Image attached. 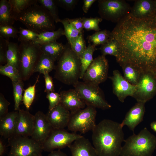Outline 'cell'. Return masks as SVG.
Wrapping results in <instances>:
<instances>
[{
	"label": "cell",
	"mask_w": 156,
	"mask_h": 156,
	"mask_svg": "<svg viewBox=\"0 0 156 156\" xmlns=\"http://www.w3.org/2000/svg\"><path fill=\"white\" fill-rule=\"evenodd\" d=\"M118 46L119 64H129L141 73L156 71V12L143 18L130 13L111 32Z\"/></svg>",
	"instance_id": "1"
},
{
	"label": "cell",
	"mask_w": 156,
	"mask_h": 156,
	"mask_svg": "<svg viewBox=\"0 0 156 156\" xmlns=\"http://www.w3.org/2000/svg\"><path fill=\"white\" fill-rule=\"evenodd\" d=\"M122 127L121 123L107 119L96 125L92 138L98 156H120L125 140Z\"/></svg>",
	"instance_id": "2"
},
{
	"label": "cell",
	"mask_w": 156,
	"mask_h": 156,
	"mask_svg": "<svg viewBox=\"0 0 156 156\" xmlns=\"http://www.w3.org/2000/svg\"><path fill=\"white\" fill-rule=\"evenodd\" d=\"M28 29L38 34L47 31H54V21L49 11L37 3L34 4L14 16Z\"/></svg>",
	"instance_id": "3"
},
{
	"label": "cell",
	"mask_w": 156,
	"mask_h": 156,
	"mask_svg": "<svg viewBox=\"0 0 156 156\" xmlns=\"http://www.w3.org/2000/svg\"><path fill=\"white\" fill-rule=\"evenodd\" d=\"M57 61L54 78L64 84L73 86L79 79L81 62L70 44L65 45V49Z\"/></svg>",
	"instance_id": "4"
},
{
	"label": "cell",
	"mask_w": 156,
	"mask_h": 156,
	"mask_svg": "<svg viewBox=\"0 0 156 156\" xmlns=\"http://www.w3.org/2000/svg\"><path fill=\"white\" fill-rule=\"evenodd\" d=\"M124 142L120 156H152L156 148V137L146 127Z\"/></svg>",
	"instance_id": "5"
},
{
	"label": "cell",
	"mask_w": 156,
	"mask_h": 156,
	"mask_svg": "<svg viewBox=\"0 0 156 156\" xmlns=\"http://www.w3.org/2000/svg\"><path fill=\"white\" fill-rule=\"evenodd\" d=\"M18 70L22 79H28L43 54L40 45L33 41L20 42Z\"/></svg>",
	"instance_id": "6"
},
{
	"label": "cell",
	"mask_w": 156,
	"mask_h": 156,
	"mask_svg": "<svg viewBox=\"0 0 156 156\" xmlns=\"http://www.w3.org/2000/svg\"><path fill=\"white\" fill-rule=\"evenodd\" d=\"M73 86L80 99L87 106L103 110L111 107V105L105 100L99 85L79 81Z\"/></svg>",
	"instance_id": "7"
},
{
	"label": "cell",
	"mask_w": 156,
	"mask_h": 156,
	"mask_svg": "<svg viewBox=\"0 0 156 156\" xmlns=\"http://www.w3.org/2000/svg\"><path fill=\"white\" fill-rule=\"evenodd\" d=\"M96 108L91 106L70 112L67 126L68 130L82 133L92 131L96 125Z\"/></svg>",
	"instance_id": "8"
},
{
	"label": "cell",
	"mask_w": 156,
	"mask_h": 156,
	"mask_svg": "<svg viewBox=\"0 0 156 156\" xmlns=\"http://www.w3.org/2000/svg\"><path fill=\"white\" fill-rule=\"evenodd\" d=\"M8 139L7 156H42V145L28 137L14 135Z\"/></svg>",
	"instance_id": "9"
},
{
	"label": "cell",
	"mask_w": 156,
	"mask_h": 156,
	"mask_svg": "<svg viewBox=\"0 0 156 156\" xmlns=\"http://www.w3.org/2000/svg\"><path fill=\"white\" fill-rule=\"evenodd\" d=\"M98 13L101 18L117 23L130 13L131 7L124 0H100Z\"/></svg>",
	"instance_id": "10"
},
{
	"label": "cell",
	"mask_w": 156,
	"mask_h": 156,
	"mask_svg": "<svg viewBox=\"0 0 156 156\" xmlns=\"http://www.w3.org/2000/svg\"><path fill=\"white\" fill-rule=\"evenodd\" d=\"M82 136L75 133H69L64 129H53L42 144L43 151L50 152L55 149H60L68 147Z\"/></svg>",
	"instance_id": "11"
},
{
	"label": "cell",
	"mask_w": 156,
	"mask_h": 156,
	"mask_svg": "<svg viewBox=\"0 0 156 156\" xmlns=\"http://www.w3.org/2000/svg\"><path fill=\"white\" fill-rule=\"evenodd\" d=\"M132 97L138 102L145 103L156 94V76L154 73H142Z\"/></svg>",
	"instance_id": "12"
},
{
	"label": "cell",
	"mask_w": 156,
	"mask_h": 156,
	"mask_svg": "<svg viewBox=\"0 0 156 156\" xmlns=\"http://www.w3.org/2000/svg\"><path fill=\"white\" fill-rule=\"evenodd\" d=\"M108 68V61L105 56L99 55L94 59L82 79L83 81L99 85L107 79Z\"/></svg>",
	"instance_id": "13"
},
{
	"label": "cell",
	"mask_w": 156,
	"mask_h": 156,
	"mask_svg": "<svg viewBox=\"0 0 156 156\" xmlns=\"http://www.w3.org/2000/svg\"><path fill=\"white\" fill-rule=\"evenodd\" d=\"M109 78L112 81L113 92L120 101L123 103L127 97H132L136 86L127 81L118 70H114L112 76Z\"/></svg>",
	"instance_id": "14"
},
{
	"label": "cell",
	"mask_w": 156,
	"mask_h": 156,
	"mask_svg": "<svg viewBox=\"0 0 156 156\" xmlns=\"http://www.w3.org/2000/svg\"><path fill=\"white\" fill-rule=\"evenodd\" d=\"M34 115V128L31 137L42 145L48 137L53 129L46 114L42 112L38 111Z\"/></svg>",
	"instance_id": "15"
},
{
	"label": "cell",
	"mask_w": 156,
	"mask_h": 156,
	"mask_svg": "<svg viewBox=\"0 0 156 156\" xmlns=\"http://www.w3.org/2000/svg\"><path fill=\"white\" fill-rule=\"evenodd\" d=\"M14 135L31 137L34 130L35 117L28 111H18Z\"/></svg>",
	"instance_id": "16"
},
{
	"label": "cell",
	"mask_w": 156,
	"mask_h": 156,
	"mask_svg": "<svg viewBox=\"0 0 156 156\" xmlns=\"http://www.w3.org/2000/svg\"><path fill=\"white\" fill-rule=\"evenodd\" d=\"M46 115L53 129H64L67 126L70 112L60 103L49 110Z\"/></svg>",
	"instance_id": "17"
},
{
	"label": "cell",
	"mask_w": 156,
	"mask_h": 156,
	"mask_svg": "<svg viewBox=\"0 0 156 156\" xmlns=\"http://www.w3.org/2000/svg\"><path fill=\"white\" fill-rule=\"evenodd\" d=\"M145 103L137 102L127 113L121 125L127 126L134 131L135 127L143 120L145 112Z\"/></svg>",
	"instance_id": "18"
},
{
	"label": "cell",
	"mask_w": 156,
	"mask_h": 156,
	"mask_svg": "<svg viewBox=\"0 0 156 156\" xmlns=\"http://www.w3.org/2000/svg\"><path fill=\"white\" fill-rule=\"evenodd\" d=\"M60 94V103L70 112L85 108L86 105L74 89L62 91Z\"/></svg>",
	"instance_id": "19"
},
{
	"label": "cell",
	"mask_w": 156,
	"mask_h": 156,
	"mask_svg": "<svg viewBox=\"0 0 156 156\" xmlns=\"http://www.w3.org/2000/svg\"><path fill=\"white\" fill-rule=\"evenodd\" d=\"M68 147L72 156H98L91 142L83 136L74 141Z\"/></svg>",
	"instance_id": "20"
},
{
	"label": "cell",
	"mask_w": 156,
	"mask_h": 156,
	"mask_svg": "<svg viewBox=\"0 0 156 156\" xmlns=\"http://www.w3.org/2000/svg\"><path fill=\"white\" fill-rule=\"evenodd\" d=\"M18 111L8 112L0 118V134L5 139H9L15 134Z\"/></svg>",
	"instance_id": "21"
},
{
	"label": "cell",
	"mask_w": 156,
	"mask_h": 156,
	"mask_svg": "<svg viewBox=\"0 0 156 156\" xmlns=\"http://www.w3.org/2000/svg\"><path fill=\"white\" fill-rule=\"evenodd\" d=\"M155 12L154 0H137L131 7L130 13L134 17L143 18L148 16Z\"/></svg>",
	"instance_id": "22"
},
{
	"label": "cell",
	"mask_w": 156,
	"mask_h": 156,
	"mask_svg": "<svg viewBox=\"0 0 156 156\" xmlns=\"http://www.w3.org/2000/svg\"><path fill=\"white\" fill-rule=\"evenodd\" d=\"M40 45L43 53L49 56L55 62L58 60L65 48V45L56 41Z\"/></svg>",
	"instance_id": "23"
},
{
	"label": "cell",
	"mask_w": 156,
	"mask_h": 156,
	"mask_svg": "<svg viewBox=\"0 0 156 156\" xmlns=\"http://www.w3.org/2000/svg\"><path fill=\"white\" fill-rule=\"evenodd\" d=\"M15 21L11 5L7 0L0 1V25H12Z\"/></svg>",
	"instance_id": "24"
},
{
	"label": "cell",
	"mask_w": 156,
	"mask_h": 156,
	"mask_svg": "<svg viewBox=\"0 0 156 156\" xmlns=\"http://www.w3.org/2000/svg\"><path fill=\"white\" fill-rule=\"evenodd\" d=\"M96 47L93 44H89L80 58L81 62L80 79H82L84 73L94 60L93 55L94 52L97 50Z\"/></svg>",
	"instance_id": "25"
},
{
	"label": "cell",
	"mask_w": 156,
	"mask_h": 156,
	"mask_svg": "<svg viewBox=\"0 0 156 156\" xmlns=\"http://www.w3.org/2000/svg\"><path fill=\"white\" fill-rule=\"evenodd\" d=\"M55 62L50 57L42 54L34 70V73L38 72L44 75L49 73L53 70H55Z\"/></svg>",
	"instance_id": "26"
},
{
	"label": "cell",
	"mask_w": 156,
	"mask_h": 156,
	"mask_svg": "<svg viewBox=\"0 0 156 156\" xmlns=\"http://www.w3.org/2000/svg\"><path fill=\"white\" fill-rule=\"evenodd\" d=\"M119 64L122 68L125 79L131 84L136 86L142 73L137 68L129 64Z\"/></svg>",
	"instance_id": "27"
},
{
	"label": "cell",
	"mask_w": 156,
	"mask_h": 156,
	"mask_svg": "<svg viewBox=\"0 0 156 156\" xmlns=\"http://www.w3.org/2000/svg\"><path fill=\"white\" fill-rule=\"evenodd\" d=\"M63 35H65L64 30L60 28L56 31H47L39 34L34 42L39 44H46L56 41Z\"/></svg>",
	"instance_id": "28"
},
{
	"label": "cell",
	"mask_w": 156,
	"mask_h": 156,
	"mask_svg": "<svg viewBox=\"0 0 156 156\" xmlns=\"http://www.w3.org/2000/svg\"><path fill=\"white\" fill-rule=\"evenodd\" d=\"M111 32L106 29L96 31L93 34L89 36L87 39L89 42H92L96 46L102 45L111 40Z\"/></svg>",
	"instance_id": "29"
},
{
	"label": "cell",
	"mask_w": 156,
	"mask_h": 156,
	"mask_svg": "<svg viewBox=\"0 0 156 156\" xmlns=\"http://www.w3.org/2000/svg\"><path fill=\"white\" fill-rule=\"evenodd\" d=\"M23 80L12 81L13 95L14 102V109L18 111L20 109V105L23 100V92L24 91V83Z\"/></svg>",
	"instance_id": "30"
},
{
	"label": "cell",
	"mask_w": 156,
	"mask_h": 156,
	"mask_svg": "<svg viewBox=\"0 0 156 156\" xmlns=\"http://www.w3.org/2000/svg\"><path fill=\"white\" fill-rule=\"evenodd\" d=\"M19 57V45L17 43L9 42L6 53V64L13 65L18 69Z\"/></svg>",
	"instance_id": "31"
},
{
	"label": "cell",
	"mask_w": 156,
	"mask_h": 156,
	"mask_svg": "<svg viewBox=\"0 0 156 156\" xmlns=\"http://www.w3.org/2000/svg\"><path fill=\"white\" fill-rule=\"evenodd\" d=\"M59 22L61 23L63 25L64 28L65 35L66 37L68 43L70 44L78 37L81 33L80 32L76 29L69 22L67 18L60 19Z\"/></svg>",
	"instance_id": "32"
},
{
	"label": "cell",
	"mask_w": 156,
	"mask_h": 156,
	"mask_svg": "<svg viewBox=\"0 0 156 156\" xmlns=\"http://www.w3.org/2000/svg\"><path fill=\"white\" fill-rule=\"evenodd\" d=\"M8 1L11 5L14 17L15 15L38 3L37 0H9Z\"/></svg>",
	"instance_id": "33"
},
{
	"label": "cell",
	"mask_w": 156,
	"mask_h": 156,
	"mask_svg": "<svg viewBox=\"0 0 156 156\" xmlns=\"http://www.w3.org/2000/svg\"><path fill=\"white\" fill-rule=\"evenodd\" d=\"M0 73L8 77L12 82L22 80L18 68L10 64L0 65Z\"/></svg>",
	"instance_id": "34"
},
{
	"label": "cell",
	"mask_w": 156,
	"mask_h": 156,
	"mask_svg": "<svg viewBox=\"0 0 156 156\" xmlns=\"http://www.w3.org/2000/svg\"><path fill=\"white\" fill-rule=\"evenodd\" d=\"M38 2L45 8L49 12L56 23L59 22L60 19L58 15L57 5L55 0H37Z\"/></svg>",
	"instance_id": "35"
},
{
	"label": "cell",
	"mask_w": 156,
	"mask_h": 156,
	"mask_svg": "<svg viewBox=\"0 0 156 156\" xmlns=\"http://www.w3.org/2000/svg\"><path fill=\"white\" fill-rule=\"evenodd\" d=\"M39 76L37 78L35 83L32 86L28 87L24 90L23 96V103L27 109H29L35 98L36 94V87L38 82Z\"/></svg>",
	"instance_id": "36"
},
{
	"label": "cell",
	"mask_w": 156,
	"mask_h": 156,
	"mask_svg": "<svg viewBox=\"0 0 156 156\" xmlns=\"http://www.w3.org/2000/svg\"><path fill=\"white\" fill-rule=\"evenodd\" d=\"M102 55L105 56L107 55L114 56L116 58L118 53V46L116 41L113 39L101 45L99 49Z\"/></svg>",
	"instance_id": "37"
},
{
	"label": "cell",
	"mask_w": 156,
	"mask_h": 156,
	"mask_svg": "<svg viewBox=\"0 0 156 156\" xmlns=\"http://www.w3.org/2000/svg\"><path fill=\"white\" fill-rule=\"evenodd\" d=\"M70 45L72 49L80 58L87 47L83 32L81 33L78 37Z\"/></svg>",
	"instance_id": "38"
},
{
	"label": "cell",
	"mask_w": 156,
	"mask_h": 156,
	"mask_svg": "<svg viewBox=\"0 0 156 156\" xmlns=\"http://www.w3.org/2000/svg\"><path fill=\"white\" fill-rule=\"evenodd\" d=\"M83 27L87 31L93 30L98 31L101 30L99 26L100 23L103 20L101 17L87 18L83 17Z\"/></svg>",
	"instance_id": "39"
},
{
	"label": "cell",
	"mask_w": 156,
	"mask_h": 156,
	"mask_svg": "<svg viewBox=\"0 0 156 156\" xmlns=\"http://www.w3.org/2000/svg\"><path fill=\"white\" fill-rule=\"evenodd\" d=\"M18 41H35L38 38L39 34L28 29L20 27L19 30Z\"/></svg>",
	"instance_id": "40"
},
{
	"label": "cell",
	"mask_w": 156,
	"mask_h": 156,
	"mask_svg": "<svg viewBox=\"0 0 156 156\" xmlns=\"http://www.w3.org/2000/svg\"><path fill=\"white\" fill-rule=\"evenodd\" d=\"M19 31L12 25H0V35L3 38L9 40L10 38L18 37Z\"/></svg>",
	"instance_id": "41"
},
{
	"label": "cell",
	"mask_w": 156,
	"mask_h": 156,
	"mask_svg": "<svg viewBox=\"0 0 156 156\" xmlns=\"http://www.w3.org/2000/svg\"><path fill=\"white\" fill-rule=\"evenodd\" d=\"M9 40L0 36V65L7 63L6 53L9 43Z\"/></svg>",
	"instance_id": "42"
},
{
	"label": "cell",
	"mask_w": 156,
	"mask_h": 156,
	"mask_svg": "<svg viewBox=\"0 0 156 156\" xmlns=\"http://www.w3.org/2000/svg\"><path fill=\"white\" fill-rule=\"evenodd\" d=\"M46 97L49 101V110L52 109L60 103V95L57 93L55 92L48 93Z\"/></svg>",
	"instance_id": "43"
},
{
	"label": "cell",
	"mask_w": 156,
	"mask_h": 156,
	"mask_svg": "<svg viewBox=\"0 0 156 156\" xmlns=\"http://www.w3.org/2000/svg\"><path fill=\"white\" fill-rule=\"evenodd\" d=\"M10 103L5 98L1 93L0 94V118L1 117L8 113V107Z\"/></svg>",
	"instance_id": "44"
},
{
	"label": "cell",
	"mask_w": 156,
	"mask_h": 156,
	"mask_svg": "<svg viewBox=\"0 0 156 156\" xmlns=\"http://www.w3.org/2000/svg\"><path fill=\"white\" fill-rule=\"evenodd\" d=\"M44 75L45 87L44 92L47 93L54 92V86L52 77L49 75V73H47Z\"/></svg>",
	"instance_id": "45"
},
{
	"label": "cell",
	"mask_w": 156,
	"mask_h": 156,
	"mask_svg": "<svg viewBox=\"0 0 156 156\" xmlns=\"http://www.w3.org/2000/svg\"><path fill=\"white\" fill-rule=\"evenodd\" d=\"M55 1L57 5L66 9H70L73 8L78 1L77 0H57Z\"/></svg>",
	"instance_id": "46"
},
{
	"label": "cell",
	"mask_w": 156,
	"mask_h": 156,
	"mask_svg": "<svg viewBox=\"0 0 156 156\" xmlns=\"http://www.w3.org/2000/svg\"><path fill=\"white\" fill-rule=\"evenodd\" d=\"M69 22L80 32H83L84 28L82 18H78L73 19L67 18Z\"/></svg>",
	"instance_id": "47"
},
{
	"label": "cell",
	"mask_w": 156,
	"mask_h": 156,
	"mask_svg": "<svg viewBox=\"0 0 156 156\" xmlns=\"http://www.w3.org/2000/svg\"><path fill=\"white\" fill-rule=\"evenodd\" d=\"M96 1V0H84L82 7V10L84 12L87 13L92 5Z\"/></svg>",
	"instance_id": "48"
},
{
	"label": "cell",
	"mask_w": 156,
	"mask_h": 156,
	"mask_svg": "<svg viewBox=\"0 0 156 156\" xmlns=\"http://www.w3.org/2000/svg\"><path fill=\"white\" fill-rule=\"evenodd\" d=\"M48 156H67L65 153L58 149L57 151H53L50 152Z\"/></svg>",
	"instance_id": "49"
},
{
	"label": "cell",
	"mask_w": 156,
	"mask_h": 156,
	"mask_svg": "<svg viewBox=\"0 0 156 156\" xmlns=\"http://www.w3.org/2000/svg\"><path fill=\"white\" fill-rule=\"evenodd\" d=\"M5 147L3 144L2 140H0V156H2L5 152Z\"/></svg>",
	"instance_id": "50"
},
{
	"label": "cell",
	"mask_w": 156,
	"mask_h": 156,
	"mask_svg": "<svg viewBox=\"0 0 156 156\" xmlns=\"http://www.w3.org/2000/svg\"><path fill=\"white\" fill-rule=\"evenodd\" d=\"M151 129L156 133V121L152 122L150 124Z\"/></svg>",
	"instance_id": "51"
},
{
	"label": "cell",
	"mask_w": 156,
	"mask_h": 156,
	"mask_svg": "<svg viewBox=\"0 0 156 156\" xmlns=\"http://www.w3.org/2000/svg\"><path fill=\"white\" fill-rule=\"evenodd\" d=\"M154 2L155 7V10L156 12V0H154Z\"/></svg>",
	"instance_id": "52"
},
{
	"label": "cell",
	"mask_w": 156,
	"mask_h": 156,
	"mask_svg": "<svg viewBox=\"0 0 156 156\" xmlns=\"http://www.w3.org/2000/svg\"><path fill=\"white\" fill-rule=\"evenodd\" d=\"M154 74L156 76V71L154 72Z\"/></svg>",
	"instance_id": "53"
}]
</instances>
